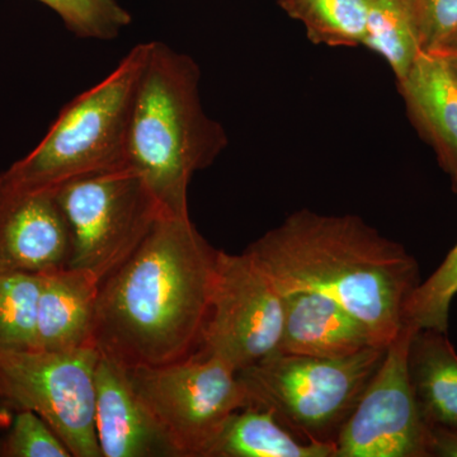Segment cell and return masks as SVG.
<instances>
[{
  "label": "cell",
  "instance_id": "cell-1",
  "mask_svg": "<svg viewBox=\"0 0 457 457\" xmlns=\"http://www.w3.org/2000/svg\"><path fill=\"white\" fill-rule=\"evenodd\" d=\"M218 253L189 216H161L99 286V353L128 369L194 356L209 317Z\"/></svg>",
  "mask_w": 457,
  "mask_h": 457
},
{
  "label": "cell",
  "instance_id": "cell-2",
  "mask_svg": "<svg viewBox=\"0 0 457 457\" xmlns=\"http://www.w3.org/2000/svg\"><path fill=\"white\" fill-rule=\"evenodd\" d=\"M279 293L312 291L341 303L386 348L404 326L420 266L404 246L353 215L300 210L248 246Z\"/></svg>",
  "mask_w": 457,
  "mask_h": 457
},
{
  "label": "cell",
  "instance_id": "cell-3",
  "mask_svg": "<svg viewBox=\"0 0 457 457\" xmlns=\"http://www.w3.org/2000/svg\"><path fill=\"white\" fill-rule=\"evenodd\" d=\"M201 71L191 56L149 42L129 132V167L137 171L164 215L189 216L192 177L228 145L220 123L204 112Z\"/></svg>",
  "mask_w": 457,
  "mask_h": 457
},
{
  "label": "cell",
  "instance_id": "cell-4",
  "mask_svg": "<svg viewBox=\"0 0 457 457\" xmlns=\"http://www.w3.org/2000/svg\"><path fill=\"white\" fill-rule=\"evenodd\" d=\"M149 42L132 47L102 82L69 102L37 146L2 171L23 187L56 191L71 180L129 167L132 107Z\"/></svg>",
  "mask_w": 457,
  "mask_h": 457
},
{
  "label": "cell",
  "instance_id": "cell-5",
  "mask_svg": "<svg viewBox=\"0 0 457 457\" xmlns=\"http://www.w3.org/2000/svg\"><path fill=\"white\" fill-rule=\"evenodd\" d=\"M386 348L341 359L275 353L237 371L248 405L272 411L305 440L335 442Z\"/></svg>",
  "mask_w": 457,
  "mask_h": 457
},
{
  "label": "cell",
  "instance_id": "cell-6",
  "mask_svg": "<svg viewBox=\"0 0 457 457\" xmlns=\"http://www.w3.org/2000/svg\"><path fill=\"white\" fill-rule=\"evenodd\" d=\"M71 228L68 266L106 279L139 248L163 216L146 183L131 168L71 180L56 189Z\"/></svg>",
  "mask_w": 457,
  "mask_h": 457
},
{
  "label": "cell",
  "instance_id": "cell-7",
  "mask_svg": "<svg viewBox=\"0 0 457 457\" xmlns=\"http://www.w3.org/2000/svg\"><path fill=\"white\" fill-rule=\"evenodd\" d=\"M96 347L0 352V414L40 416L73 457H102L95 423Z\"/></svg>",
  "mask_w": 457,
  "mask_h": 457
},
{
  "label": "cell",
  "instance_id": "cell-8",
  "mask_svg": "<svg viewBox=\"0 0 457 457\" xmlns=\"http://www.w3.org/2000/svg\"><path fill=\"white\" fill-rule=\"evenodd\" d=\"M129 374L179 457H207L228 418L248 407L236 370L216 357L194 354Z\"/></svg>",
  "mask_w": 457,
  "mask_h": 457
},
{
  "label": "cell",
  "instance_id": "cell-9",
  "mask_svg": "<svg viewBox=\"0 0 457 457\" xmlns=\"http://www.w3.org/2000/svg\"><path fill=\"white\" fill-rule=\"evenodd\" d=\"M284 296L248 253L219 251L209 317L197 356L216 357L236 371L278 353Z\"/></svg>",
  "mask_w": 457,
  "mask_h": 457
},
{
  "label": "cell",
  "instance_id": "cell-10",
  "mask_svg": "<svg viewBox=\"0 0 457 457\" xmlns=\"http://www.w3.org/2000/svg\"><path fill=\"white\" fill-rule=\"evenodd\" d=\"M417 328L404 324L336 437V457H427L428 425L420 411L408 356Z\"/></svg>",
  "mask_w": 457,
  "mask_h": 457
},
{
  "label": "cell",
  "instance_id": "cell-11",
  "mask_svg": "<svg viewBox=\"0 0 457 457\" xmlns=\"http://www.w3.org/2000/svg\"><path fill=\"white\" fill-rule=\"evenodd\" d=\"M71 228L56 191L23 187L0 173V273H41L68 266Z\"/></svg>",
  "mask_w": 457,
  "mask_h": 457
},
{
  "label": "cell",
  "instance_id": "cell-12",
  "mask_svg": "<svg viewBox=\"0 0 457 457\" xmlns=\"http://www.w3.org/2000/svg\"><path fill=\"white\" fill-rule=\"evenodd\" d=\"M96 433L102 457H179L131 383L129 369L99 353Z\"/></svg>",
  "mask_w": 457,
  "mask_h": 457
},
{
  "label": "cell",
  "instance_id": "cell-13",
  "mask_svg": "<svg viewBox=\"0 0 457 457\" xmlns=\"http://www.w3.org/2000/svg\"><path fill=\"white\" fill-rule=\"evenodd\" d=\"M282 296L284 327L278 353L341 359L378 347L369 328L330 297L312 291Z\"/></svg>",
  "mask_w": 457,
  "mask_h": 457
},
{
  "label": "cell",
  "instance_id": "cell-14",
  "mask_svg": "<svg viewBox=\"0 0 457 457\" xmlns=\"http://www.w3.org/2000/svg\"><path fill=\"white\" fill-rule=\"evenodd\" d=\"M98 281L87 270L62 267L41 273L36 348L68 352L95 347Z\"/></svg>",
  "mask_w": 457,
  "mask_h": 457
},
{
  "label": "cell",
  "instance_id": "cell-15",
  "mask_svg": "<svg viewBox=\"0 0 457 457\" xmlns=\"http://www.w3.org/2000/svg\"><path fill=\"white\" fill-rule=\"evenodd\" d=\"M398 87L411 121L457 180V80L446 60L423 51Z\"/></svg>",
  "mask_w": 457,
  "mask_h": 457
},
{
  "label": "cell",
  "instance_id": "cell-16",
  "mask_svg": "<svg viewBox=\"0 0 457 457\" xmlns=\"http://www.w3.org/2000/svg\"><path fill=\"white\" fill-rule=\"evenodd\" d=\"M408 366L427 425L457 427V352L447 333L418 329L409 347Z\"/></svg>",
  "mask_w": 457,
  "mask_h": 457
},
{
  "label": "cell",
  "instance_id": "cell-17",
  "mask_svg": "<svg viewBox=\"0 0 457 457\" xmlns=\"http://www.w3.org/2000/svg\"><path fill=\"white\" fill-rule=\"evenodd\" d=\"M207 457H336V444L305 440L272 411L248 405L228 418Z\"/></svg>",
  "mask_w": 457,
  "mask_h": 457
},
{
  "label": "cell",
  "instance_id": "cell-18",
  "mask_svg": "<svg viewBox=\"0 0 457 457\" xmlns=\"http://www.w3.org/2000/svg\"><path fill=\"white\" fill-rule=\"evenodd\" d=\"M368 2V33L363 46L384 57L400 82L423 53L413 4L411 0Z\"/></svg>",
  "mask_w": 457,
  "mask_h": 457
},
{
  "label": "cell",
  "instance_id": "cell-19",
  "mask_svg": "<svg viewBox=\"0 0 457 457\" xmlns=\"http://www.w3.org/2000/svg\"><path fill=\"white\" fill-rule=\"evenodd\" d=\"M302 22L309 40L328 46H359L368 33V0H279Z\"/></svg>",
  "mask_w": 457,
  "mask_h": 457
},
{
  "label": "cell",
  "instance_id": "cell-20",
  "mask_svg": "<svg viewBox=\"0 0 457 457\" xmlns=\"http://www.w3.org/2000/svg\"><path fill=\"white\" fill-rule=\"evenodd\" d=\"M41 275L0 273V352L36 348Z\"/></svg>",
  "mask_w": 457,
  "mask_h": 457
},
{
  "label": "cell",
  "instance_id": "cell-21",
  "mask_svg": "<svg viewBox=\"0 0 457 457\" xmlns=\"http://www.w3.org/2000/svg\"><path fill=\"white\" fill-rule=\"evenodd\" d=\"M457 192V180H453ZM457 295V245L426 281L420 282L404 309V324L447 333L450 309Z\"/></svg>",
  "mask_w": 457,
  "mask_h": 457
},
{
  "label": "cell",
  "instance_id": "cell-22",
  "mask_svg": "<svg viewBox=\"0 0 457 457\" xmlns=\"http://www.w3.org/2000/svg\"><path fill=\"white\" fill-rule=\"evenodd\" d=\"M62 18L66 29L80 38L112 40L132 22L117 0H37Z\"/></svg>",
  "mask_w": 457,
  "mask_h": 457
},
{
  "label": "cell",
  "instance_id": "cell-23",
  "mask_svg": "<svg viewBox=\"0 0 457 457\" xmlns=\"http://www.w3.org/2000/svg\"><path fill=\"white\" fill-rule=\"evenodd\" d=\"M12 417L7 433L0 437V457H73L37 414L22 411Z\"/></svg>",
  "mask_w": 457,
  "mask_h": 457
},
{
  "label": "cell",
  "instance_id": "cell-24",
  "mask_svg": "<svg viewBox=\"0 0 457 457\" xmlns=\"http://www.w3.org/2000/svg\"><path fill=\"white\" fill-rule=\"evenodd\" d=\"M425 53L440 49L457 29V0H411Z\"/></svg>",
  "mask_w": 457,
  "mask_h": 457
},
{
  "label": "cell",
  "instance_id": "cell-25",
  "mask_svg": "<svg viewBox=\"0 0 457 457\" xmlns=\"http://www.w3.org/2000/svg\"><path fill=\"white\" fill-rule=\"evenodd\" d=\"M428 456L457 457V427L428 426Z\"/></svg>",
  "mask_w": 457,
  "mask_h": 457
},
{
  "label": "cell",
  "instance_id": "cell-26",
  "mask_svg": "<svg viewBox=\"0 0 457 457\" xmlns=\"http://www.w3.org/2000/svg\"><path fill=\"white\" fill-rule=\"evenodd\" d=\"M457 51V29L451 33L449 38L441 45L440 49L433 51V53H453Z\"/></svg>",
  "mask_w": 457,
  "mask_h": 457
},
{
  "label": "cell",
  "instance_id": "cell-27",
  "mask_svg": "<svg viewBox=\"0 0 457 457\" xmlns=\"http://www.w3.org/2000/svg\"><path fill=\"white\" fill-rule=\"evenodd\" d=\"M441 54L442 56L446 60L447 64H449L451 71L455 75L457 80V51H453V53H438Z\"/></svg>",
  "mask_w": 457,
  "mask_h": 457
}]
</instances>
